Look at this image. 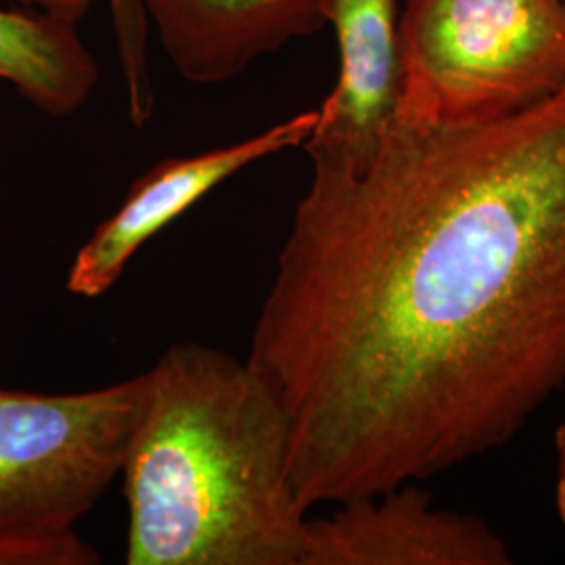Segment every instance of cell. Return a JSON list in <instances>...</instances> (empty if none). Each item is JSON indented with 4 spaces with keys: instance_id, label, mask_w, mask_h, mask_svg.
Wrapping results in <instances>:
<instances>
[{
    "instance_id": "obj_1",
    "label": "cell",
    "mask_w": 565,
    "mask_h": 565,
    "mask_svg": "<svg viewBox=\"0 0 565 565\" xmlns=\"http://www.w3.org/2000/svg\"><path fill=\"white\" fill-rule=\"evenodd\" d=\"M247 361L303 511L507 445L565 387V86L488 120L396 116L369 162L306 151Z\"/></svg>"
},
{
    "instance_id": "obj_2",
    "label": "cell",
    "mask_w": 565,
    "mask_h": 565,
    "mask_svg": "<svg viewBox=\"0 0 565 565\" xmlns=\"http://www.w3.org/2000/svg\"><path fill=\"white\" fill-rule=\"evenodd\" d=\"M121 463L128 565H302L308 513L289 482V422L263 375L203 343L142 371Z\"/></svg>"
},
{
    "instance_id": "obj_3",
    "label": "cell",
    "mask_w": 565,
    "mask_h": 565,
    "mask_svg": "<svg viewBox=\"0 0 565 565\" xmlns=\"http://www.w3.org/2000/svg\"><path fill=\"white\" fill-rule=\"evenodd\" d=\"M403 95L422 124L488 120L565 86V7L557 0H404Z\"/></svg>"
},
{
    "instance_id": "obj_4",
    "label": "cell",
    "mask_w": 565,
    "mask_h": 565,
    "mask_svg": "<svg viewBox=\"0 0 565 565\" xmlns=\"http://www.w3.org/2000/svg\"><path fill=\"white\" fill-rule=\"evenodd\" d=\"M142 392V373L67 394L0 385V536L76 530L120 478Z\"/></svg>"
},
{
    "instance_id": "obj_5",
    "label": "cell",
    "mask_w": 565,
    "mask_h": 565,
    "mask_svg": "<svg viewBox=\"0 0 565 565\" xmlns=\"http://www.w3.org/2000/svg\"><path fill=\"white\" fill-rule=\"evenodd\" d=\"M317 120L319 109H310L242 141L168 158L149 168L82 243L67 270V291L86 300L102 298L120 281L126 266L151 237L245 168L303 147Z\"/></svg>"
},
{
    "instance_id": "obj_6",
    "label": "cell",
    "mask_w": 565,
    "mask_h": 565,
    "mask_svg": "<svg viewBox=\"0 0 565 565\" xmlns=\"http://www.w3.org/2000/svg\"><path fill=\"white\" fill-rule=\"evenodd\" d=\"M505 541L476 515L434 507L419 482L308 518L302 565H507Z\"/></svg>"
},
{
    "instance_id": "obj_7",
    "label": "cell",
    "mask_w": 565,
    "mask_h": 565,
    "mask_svg": "<svg viewBox=\"0 0 565 565\" xmlns=\"http://www.w3.org/2000/svg\"><path fill=\"white\" fill-rule=\"evenodd\" d=\"M323 18L335 32L340 72L303 149L361 168L401 105V7L398 0H323Z\"/></svg>"
},
{
    "instance_id": "obj_8",
    "label": "cell",
    "mask_w": 565,
    "mask_h": 565,
    "mask_svg": "<svg viewBox=\"0 0 565 565\" xmlns=\"http://www.w3.org/2000/svg\"><path fill=\"white\" fill-rule=\"evenodd\" d=\"M184 81L218 84L324 25L323 0H139Z\"/></svg>"
},
{
    "instance_id": "obj_9",
    "label": "cell",
    "mask_w": 565,
    "mask_h": 565,
    "mask_svg": "<svg viewBox=\"0 0 565 565\" xmlns=\"http://www.w3.org/2000/svg\"><path fill=\"white\" fill-rule=\"evenodd\" d=\"M0 81L51 118H67L90 99L99 65L74 21L0 9Z\"/></svg>"
},
{
    "instance_id": "obj_10",
    "label": "cell",
    "mask_w": 565,
    "mask_h": 565,
    "mask_svg": "<svg viewBox=\"0 0 565 565\" xmlns=\"http://www.w3.org/2000/svg\"><path fill=\"white\" fill-rule=\"evenodd\" d=\"M118 46L121 81L126 93L128 118L145 126L153 116L156 93L149 60V21L139 0H105Z\"/></svg>"
},
{
    "instance_id": "obj_11",
    "label": "cell",
    "mask_w": 565,
    "mask_h": 565,
    "mask_svg": "<svg viewBox=\"0 0 565 565\" xmlns=\"http://www.w3.org/2000/svg\"><path fill=\"white\" fill-rule=\"evenodd\" d=\"M99 553L78 530L46 536H0V565H93Z\"/></svg>"
},
{
    "instance_id": "obj_12",
    "label": "cell",
    "mask_w": 565,
    "mask_h": 565,
    "mask_svg": "<svg viewBox=\"0 0 565 565\" xmlns=\"http://www.w3.org/2000/svg\"><path fill=\"white\" fill-rule=\"evenodd\" d=\"M15 2L76 23L88 13V9L95 0H15Z\"/></svg>"
},
{
    "instance_id": "obj_13",
    "label": "cell",
    "mask_w": 565,
    "mask_h": 565,
    "mask_svg": "<svg viewBox=\"0 0 565 565\" xmlns=\"http://www.w3.org/2000/svg\"><path fill=\"white\" fill-rule=\"evenodd\" d=\"M555 446H557V486H555V505L557 515L565 525V424L559 425L555 434Z\"/></svg>"
},
{
    "instance_id": "obj_14",
    "label": "cell",
    "mask_w": 565,
    "mask_h": 565,
    "mask_svg": "<svg viewBox=\"0 0 565 565\" xmlns=\"http://www.w3.org/2000/svg\"><path fill=\"white\" fill-rule=\"evenodd\" d=\"M557 2H559V4H564L565 7V0H557Z\"/></svg>"
}]
</instances>
